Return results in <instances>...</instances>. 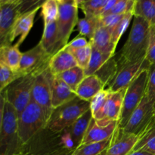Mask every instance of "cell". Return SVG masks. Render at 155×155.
Segmentation results:
<instances>
[{
	"label": "cell",
	"mask_w": 155,
	"mask_h": 155,
	"mask_svg": "<svg viewBox=\"0 0 155 155\" xmlns=\"http://www.w3.org/2000/svg\"><path fill=\"white\" fill-rule=\"evenodd\" d=\"M151 45V25L141 17H133L129 37L120 51L119 69L124 65L146 58Z\"/></svg>",
	"instance_id": "6da1fadb"
},
{
	"label": "cell",
	"mask_w": 155,
	"mask_h": 155,
	"mask_svg": "<svg viewBox=\"0 0 155 155\" xmlns=\"http://www.w3.org/2000/svg\"><path fill=\"white\" fill-rule=\"evenodd\" d=\"M23 146L18 133V114L5 100L2 125L0 132V154L15 155L22 153Z\"/></svg>",
	"instance_id": "7a4b0ae2"
},
{
	"label": "cell",
	"mask_w": 155,
	"mask_h": 155,
	"mask_svg": "<svg viewBox=\"0 0 155 155\" xmlns=\"http://www.w3.org/2000/svg\"><path fill=\"white\" fill-rule=\"evenodd\" d=\"M90 109V101L78 96L54 109L47 122L46 128L53 132H61L71 127L77 120Z\"/></svg>",
	"instance_id": "3957f363"
},
{
	"label": "cell",
	"mask_w": 155,
	"mask_h": 155,
	"mask_svg": "<svg viewBox=\"0 0 155 155\" xmlns=\"http://www.w3.org/2000/svg\"><path fill=\"white\" fill-rule=\"evenodd\" d=\"M46 117L42 109L30 100L24 110L18 115V133L24 147L33 136L47 125Z\"/></svg>",
	"instance_id": "277c9868"
},
{
	"label": "cell",
	"mask_w": 155,
	"mask_h": 155,
	"mask_svg": "<svg viewBox=\"0 0 155 155\" xmlns=\"http://www.w3.org/2000/svg\"><path fill=\"white\" fill-rule=\"evenodd\" d=\"M148 75V69L142 71L126 89L119 120V126L122 128L125 127L133 112L139 106L145 96Z\"/></svg>",
	"instance_id": "5b68a950"
},
{
	"label": "cell",
	"mask_w": 155,
	"mask_h": 155,
	"mask_svg": "<svg viewBox=\"0 0 155 155\" xmlns=\"http://www.w3.org/2000/svg\"><path fill=\"white\" fill-rule=\"evenodd\" d=\"M36 76L29 74L20 77L9 85L6 89L5 98L19 115L31 100V92Z\"/></svg>",
	"instance_id": "8992f818"
},
{
	"label": "cell",
	"mask_w": 155,
	"mask_h": 155,
	"mask_svg": "<svg viewBox=\"0 0 155 155\" xmlns=\"http://www.w3.org/2000/svg\"><path fill=\"white\" fill-rule=\"evenodd\" d=\"M51 57L39 42L31 49L22 53L18 73L22 77L29 74L36 77L48 69Z\"/></svg>",
	"instance_id": "52a82bcc"
},
{
	"label": "cell",
	"mask_w": 155,
	"mask_h": 155,
	"mask_svg": "<svg viewBox=\"0 0 155 155\" xmlns=\"http://www.w3.org/2000/svg\"><path fill=\"white\" fill-rule=\"evenodd\" d=\"M78 5L58 4V16L57 18L58 48L61 49L68 43V39L78 22Z\"/></svg>",
	"instance_id": "ba28073f"
},
{
	"label": "cell",
	"mask_w": 155,
	"mask_h": 155,
	"mask_svg": "<svg viewBox=\"0 0 155 155\" xmlns=\"http://www.w3.org/2000/svg\"><path fill=\"white\" fill-rule=\"evenodd\" d=\"M155 105L145 95L140 104L135 109L128 122L123 127L127 133L139 136L154 120Z\"/></svg>",
	"instance_id": "9c48e42d"
},
{
	"label": "cell",
	"mask_w": 155,
	"mask_h": 155,
	"mask_svg": "<svg viewBox=\"0 0 155 155\" xmlns=\"http://www.w3.org/2000/svg\"><path fill=\"white\" fill-rule=\"evenodd\" d=\"M49 68L36 76L31 92V100L38 104L45 113L47 120L52 114L51 92L49 80Z\"/></svg>",
	"instance_id": "30bf717a"
},
{
	"label": "cell",
	"mask_w": 155,
	"mask_h": 155,
	"mask_svg": "<svg viewBox=\"0 0 155 155\" xmlns=\"http://www.w3.org/2000/svg\"><path fill=\"white\" fill-rule=\"evenodd\" d=\"M150 63L146 58L124 65L119 69L116 78L109 86L108 89L111 92H117L127 89V88L133 83L139 74L144 70L148 69Z\"/></svg>",
	"instance_id": "8fae6325"
},
{
	"label": "cell",
	"mask_w": 155,
	"mask_h": 155,
	"mask_svg": "<svg viewBox=\"0 0 155 155\" xmlns=\"http://www.w3.org/2000/svg\"><path fill=\"white\" fill-rule=\"evenodd\" d=\"M118 126V121H97L92 118L80 146L110 139Z\"/></svg>",
	"instance_id": "7c38bea8"
},
{
	"label": "cell",
	"mask_w": 155,
	"mask_h": 155,
	"mask_svg": "<svg viewBox=\"0 0 155 155\" xmlns=\"http://www.w3.org/2000/svg\"><path fill=\"white\" fill-rule=\"evenodd\" d=\"M139 139V136L127 133L118 126L111 137L106 155H128L133 151Z\"/></svg>",
	"instance_id": "4fadbf2b"
},
{
	"label": "cell",
	"mask_w": 155,
	"mask_h": 155,
	"mask_svg": "<svg viewBox=\"0 0 155 155\" xmlns=\"http://www.w3.org/2000/svg\"><path fill=\"white\" fill-rule=\"evenodd\" d=\"M2 18L0 20V48L12 45L11 34L15 21L19 16L17 4H8L0 6Z\"/></svg>",
	"instance_id": "5bb4252c"
},
{
	"label": "cell",
	"mask_w": 155,
	"mask_h": 155,
	"mask_svg": "<svg viewBox=\"0 0 155 155\" xmlns=\"http://www.w3.org/2000/svg\"><path fill=\"white\" fill-rule=\"evenodd\" d=\"M125 92L126 89L117 91V92H111L108 89V94L103 106L101 117L98 121L119 122Z\"/></svg>",
	"instance_id": "9a60e30c"
},
{
	"label": "cell",
	"mask_w": 155,
	"mask_h": 155,
	"mask_svg": "<svg viewBox=\"0 0 155 155\" xmlns=\"http://www.w3.org/2000/svg\"><path fill=\"white\" fill-rule=\"evenodd\" d=\"M50 86L51 92V104L53 109L68 102L77 97L75 92L57 76L50 72Z\"/></svg>",
	"instance_id": "2e32d148"
},
{
	"label": "cell",
	"mask_w": 155,
	"mask_h": 155,
	"mask_svg": "<svg viewBox=\"0 0 155 155\" xmlns=\"http://www.w3.org/2000/svg\"><path fill=\"white\" fill-rule=\"evenodd\" d=\"M37 12L38 10H35L24 15H19L15 21L12 27L11 39L13 42L17 37H19L18 42L15 44L18 47H20L28 36L34 24V19Z\"/></svg>",
	"instance_id": "e0dca14e"
},
{
	"label": "cell",
	"mask_w": 155,
	"mask_h": 155,
	"mask_svg": "<svg viewBox=\"0 0 155 155\" xmlns=\"http://www.w3.org/2000/svg\"><path fill=\"white\" fill-rule=\"evenodd\" d=\"M77 66L78 65L74 56L64 46L52 55L50 59L48 68L50 72L56 76Z\"/></svg>",
	"instance_id": "ac0fdd59"
},
{
	"label": "cell",
	"mask_w": 155,
	"mask_h": 155,
	"mask_svg": "<svg viewBox=\"0 0 155 155\" xmlns=\"http://www.w3.org/2000/svg\"><path fill=\"white\" fill-rule=\"evenodd\" d=\"M104 89L102 82L95 74L87 76L80 83L76 95L81 99L90 101L97 94Z\"/></svg>",
	"instance_id": "d6986e66"
},
{
	"label": "cell",
	"mask_w": 155,
	"mask_h": 155,
	"mask_svg": "<svg viewBox=\"0 0 155 155\" xmlns=\"http://www.w3.org/2000/svg\"><path fill=\"white\" fill-rule=\"evenodd\" d=\"M90 43L101 52L115 55L117 45L114 43L110 29L107 27L98 26Z\"/></svg>",
	"instance_id": "ffe728a7"
},
{
	"label": "cell",
	"mask_w": 155,
	"mask_h": 155,
	"mask_svg": "<svg viewBox=\"0 0 155 155\" xmlns=\"http://www.w3.org/2000/svg\"><path fill=\"white\" fill-rule=\"evenodd\" d=\"M39 42L45 51L51 55L59 51L57 21L44 23L43 34Z\"/></svg>",
	"instance_id": "44dd1931"
},
{
	"label": "cell",
	"mask_w": 155,
	"mask_h": 155,
	"mask_svg": "<svg viewBox=\"0 0 155 155\" xmlns=\"http://www.w3.org/2000/svg\"><path fill=\"white\" fill-rule=\"evenodd\" d=\"M22 52L15 45H5L0 48V66L18 72Z\"/></svg>",
	"instance_id": "7402d4cb"
},
{
	"label": "cell",
	"mask_w": 155,
	"mask_h": 155,
	"mask_svg": "<svg viewBox=\"0 0 155 155\" xmlns=\"http://www.w3.org/2000/svg\"><path fill=\"white\" fill-rule=\"evenodd\" d=\"M92 119V113L89 109L78 120H77L71 127L66 128L77 148L81 144L82 140L84 137L85 133L89 127Z\"/></svg>",
	"instance_id": "603a6c76"
},
{
	"label": "cell",
	"mask_w": 155,
	"mask_h": 155,
	"mask_svg": "<svg viewBox=\"0 0 155 155\" xmlns=\"http://www.w3.org/2000/svg\"><path fill=\"white\" fill-rule=\"evenodd\" d=\"M143 151L155 155V120L152 121L139 136L133 151Z\"/></svg>",
	"instance_id": "cb8c5ba5"
},
{
	"label": "cell",
	"mask_w": 155,
	"mask_h": 155,
	"mask_svg": "<svg viewBox=\"0 0 155 155\" xmlns=\"http://www.w3.org/2000/svg\"><path fill=\"white\" fill-rule=\"evenodd\" d=\"M133 15L146 20L151 27L155 26V0H136Z\"/></svg>",
	"instance_id": "d4e9b609"
},
{
	"label": "cell",
	"mask_w": 155,
	"mask_h": 155,
	"mask_svg": "<svg viewBox=\"0 0 155 155\" xmlns=\"http://www.w3.org/2000/svg\"><path fill=\"white\" fill-rule=\"evenodd\" d=\"M119 71L117 61L115 59L114 56L110 58L96 73L95 75L101 80L103 85L105 87L109 85V86L112 84L114 79Z\"/></svg>",
	"instance_id": "484cf974"
},
{
	"label": "cell",
	"mask_w": 155,
	"mask_h": 155,
	"mask_svg": "<svg viewBox=\"0 0 155 155\" xmlns=\"http://www.w3.org/2000/svg\"><path fill=\"white\" fill-rule=\"evenodd\" d=\"M56 76L62 81L64 82L75 93L79 85L86 77L84 69L79 66L74 67V68Z\"/></svg>",
	"instance_id": "4316f807"
},
{
	"label": "cell",
	"mask_w": 155,
	"mask_h": 155,
	"mask_svg": "<svg viewBox=\"0 0 155 155\" xmlns=\"http://www.w3.org/2000/svg\"><path fill=\"white\" fill-rule=\"evenodd\" d=\"M114 55L110 54L102 53L92 46V55L87 67L84 69L85 76L94 75L95 73L110 58Z\"/></svg>",
	"instance_id": "83f0119b"
},
{
	"label": "cell",
	"mask_w": 155,
	"mask_h": 155,
	"mask_svg": "<svg viewBox=\"0 0 155 155\" xmlns=\"http://www.w3.org/2000/svg\"><path fill=\"white\" fill-rule=\"evenodd\" d=\"M77 25L80 36L86 37L90 42L99 26V18L85 17L78 20Z\"/></svg>",
	"instance_id": "f1b7e54d"
},
{
	"label": "cell",
	"mask_w": 155,
	"mask_h": 155,
	"mask_svg": "<svg viewBox=\"0 0 155 155\" xmlns=\"http://www.w3.org/2000/svg\"><path fill=\"white\" fill-rule=\"evenodd\" d=\"M111 138L107 140L96 143L88 144L78 147L74 155H98L108 148Z\"/></svg>",
	"instance_id": "f546056e"
},
{
	"label": "cell",
	"mask_w": 155,
	"mask_h": 155,
	"mask_svg": "<svg viewBox=\"0 0 155 155\" xmlns=\"http://www.w3.org/2000/svg\"><path fill=\"white\" fill-rule=\"evenodd\" d=\"M108 0H89L79 5L84 13L85 17H99L101 11Z\"/></svg>",
	"instance_id": "4dcf8cb0"
},
{
	"label": "cell",
	"mask_w": 155,
	"mask_h": 155,
	"mask_svg": "<svg viewBox=\"0 0 155 155\" xmlns=\"http://www.w3.org/2000/svg\"><path fill=\"white\" fill-rule=\"evenodd\" d=\"M133 17H134L133 12H127L124 15V18H122V20L117 25H115L112 28H109L110 29V33H111L114 43L116 45H117L120 39L123 36V34L125 33L127 29L128 28L129 25H130V22H131L132 19H133Z\"/></svg>",
	"instance_id": "1f68e13d"
},
{
	"label": "cell",
	"mask_w": 155,
	"mask_h": 155,
	"mask_svg": "<svg viewBox=\"0 0 155 155\" xmlns=\"http://www.w3.org/2000/svg\"><path fill=\"white\" fill-rule=\"evenodd\" d=\"M72 55L74 56V59L77 61V65L83 69L87 67L89 61H90L91 55L92 51V45L89 43L86 46L80 48H75V49H68Z\"/></svg>",
	"instance_id": "d6a6232c"
},
{
	"label": "cell",
	"mask_w": 155,
	"mask_h": 155,
	"mask_svg": "<svg viewBox=\"0 0 155 155\" xmlns=\"http://www.w3.org/2000/svg\"><path fill=\"white\" fill-rule=\"evenodd\" d=\"M44 23H48L57 21L58 16V3L56 0H48L42 6L41 12Z\"/></svg>",
	"instance_id": "836d02e7"
},
{
	"label": "cell",
	"mask_w": 155,
	"mask_h": 155,
	"mask_svg": "<svg viewBox=\"0 0 155 155\" xmlns=\"http://www.w3.org/2000/svg\"><path fill=\"white\" fill-rule=\"evenodd\" d=\"M22 76L18 72H15L5 67L0 66V94L14 81Z\"/></svg>",
	"instance_id": "e575fe53"
},
{
	"label": "cell",
	"mask_w": 155,
	"mask_h": 155,
	"mask_svg": "<svg viewBox=\"0 0 155 155\" xmlns=\"http://www.w3.org/2000/svg\"><path fill=\"white\" fill-rule=\"evenodd\" d=\"M48 0H20L17 4L19 15L39 10Z\"/></svg>",
	"instance_id": "d590c367"
},
{
	"label": "cell",
	"mask_w": 155,
	"mask_h": 155,
	"mask_svg": "<svg viewBox=\"0 0 155 155\" xmlns=\"http://www.w3.org/2000/svg\"><path fill=\"white\" fill-rule=\"evenodd\" d=\"M148 71V82L145 95L155 105V64H150Z\"/></svg>",
	"instance_id": "8d00e7d4"
},
{
	"label": "cell",
	"mask_w": 155,
	"mask_h": 155,
	"mask_svg": "<svg viewBox=\"0 0 155 155\" xmlns=\"http://www.w3.org/2000/svg\"><path fill=\"white\" fill-rule=\"evenodd\" d=\"M136 0H120L105 15H122L129 12H133ZM104 15V16H105ZM103 17V16H102Z\"/></svg>",
	"instance_id": "74e56055"
},
{
	"label": "cell",
	"mask_w": 155,
	"mask_h": 155,
	"mask_svg": "<svg viewBox=\"0 0 155 155\" xmlns=\"http://www.w3.org/2000/svg\"><path fill=\"white\" fill-rule=\"evenodd\" d=\"M126 14L122 15H108L103 17H99V25L107 28H112L122 20Z\"/></svg>",
	"instance_id": "f35d334b"
},
{
	"label": "cell",
	"mask_w": 155,
	"mask_h": 155,
	"mask_svg": "<svg viewBox=\"0 0 155 155\" xmlns=\"http://www.w3.org/2000/svg\"><path fill=\"white\" fill-rule=\"evenodd\" d=\"M89 43H90V42L86 37L80 35L79 36L74 38L72 41L68 42L65 47L68 49H75V48H80L86 46Z\"/></svg>",
	"instance_id": "ab89813d"
},
{
	"label": "cell",
	"mask_w": 155,
	"mask_h": 155,
	"mask_svg": "<svg viewBox=\"0 0 155 155\" xmlns=\"http://www.w3.org/2000/svg\"><path fill=\"white\" fill-rule=\"evenodd\" d=\"M146 59L150 64H155V26L151 27V45L147 54Z\"/></svg>",
	"instance_id": "60d3db41"
},
{
	"label": "cell",
	"mask_w": 155,
	"mask_h": 155,
	"mask_svg": "<svg viewBox=\"0 0 155 155\" xmlns=\"http://www.w3.org/2000/svg\"><path fill=\"white\" fill-rule=\"evenodd\" d=\"M5 90L0 94V132H1L2 125L3 116H4L5 104Z\"/></svg>",
	"instance_id": "b9f144b4"
},
{
	"label": "cell",
	"mask_w": 155,
	"mask_h": 155,
	"mask_svg": "<svg viewBox=\"0 0 155 155\" xmlns=\"http://www.w3.org/2000/svg\"><path fill=\"white\" fill-rule=\"evenodd\" d=\"M75 150H68V149H62L61 151H57V152L54 153V154L51 155H74L75 153Z\"/></svg>",
	"instance_id": "7bdbcfd3"
},
{
	"label": "cell",
	"mask_w": 155,
	"mask_h": 155,
	"mask_svg": "<svg viewBox=\"0 0 155 155\" xmlns=\"http://www.w3.org/2000/svg\"><path fill=\"white\" fill-rule=\"evenodd\" d=\"M20 0H0V6L8 4H18Z\"/></svg>",
	"instance_id": "ee69618b"
},
{
	"label": "cell",
	"mask_w": 155,
	"mask_h": 155,
	"mask_svg": "<svg viewBox=\"0 0 155 155\" xmlns=\"http://www.w3.org/2000/svg\"><path fill=\"white\" fill-rule=\"evenodd\" d=\"M57 2L59 5H67V4H73V3H76L77 4V0H56Z\"/></svg>",
	"instance_id": "f6af8a7d"
},
{
	"label": "cell",
	"mask_w": 155,
	"mask_h": 155,
	"mask_svg": "<svg viewBox=\"0 0 155 155\" xmlns=\"http://www.w3.org/2000/svg\"><path fill=\"white\" fill-rule=\"evenodd\" d=\"M128 155H153L151 153L146 152V151H132L130 154Z\"/></svg>",
	"instance_id": "bcb514c9"
},
{
	"label": "cell",
	"mask_w": 155,
	"mask_h": 155,
	"mask_svg": "<svg viewBox=\"0 0 155 155\" xmlns=\"http://www.w3.org/2000/svg\"><path fill=\"white\" fill-rule=\"evenodd\" d=\"M83 2V0H77V5H78V6L80 5V4H82Z\"/></svg>",
	"instance_id": "7dc6e473"
},
{
	"label": "cell",
	"mask_w": 155,
	"mask_h": 155,
	"mask_svg": "<svg viewBox=\"0 0 155 155\" xmlns=\"http://www.w3.org/2000/svg\"><path fill=\"white\" fill-rule=\"evenodd\" d=\"M15 155H33V154H27V153H20V154H15Z\"/></svg>",
	"instance_id": "c3c4849f"
},
{
	"label": "cell",
	"mask_w": 155,
	"mask_h": 155,
	"mask_svg": "<svg viewBox=\"0 0 155 155\" xmlns=\"http://www.w3.org/2000/svg\"><path fill=\"white\" fill-rule=\"evenodd\" d=\"M98 155H106V150L104 151H103L102 153H101L100 154H98Z\"/></svg>",
	"instance_id": "681fc988"
},
{
	"label": "cell",
	"mask_w": 155,
	"mask_h": 155,
	"mask_svg": "<svg viewBox=\"0 0 155 155\" xmlns=\"http://www.w3.org/2000/svg\"><path fill=\"white\" fill-rule=\"evenodd\" d=\"M1 18H2V8L1 7H0V20H1Z\"/></svg>",
	"instance_id": "f907efd6"
},
{
	"label": "cell",
	"mask_w": 155,
	"mask_h": 155,
	"mask_svg": "<svg viewBox=\"0 0 155 155\" xmlns=\"http://www.w3.org/2000/svg\"><path fill=\"white\" fill-rule=\"evenodd\" d=\"M87 1H89V0H83V2H87Z\"/></svg>",
	"instance_id": "816d5d0a"
},
{
	"label": "cell",
	"mask_w": 155,
	"mask_h": 155,
	"mask_svg": "<svg viewBox=\"0 0 155 155\" xmlns=\"http://www.w3.org/2000/svg\"><path fill=\"white\" fill-rule=\"evenodd\" d=\"M154 120H155V111H154Z\"/></svg>",
	"instance_id": "f5cc1de1"
},
{
	"label": "cell",
	"mask_w": 155,
	"mask_h": 155,
	"mask_svg": "<svg viewBox=\"0 0 155 155\" xmlns=\"http://www.w3.org/2000/svg\"><path fill=\"white\" fill-rule=\"evenodd\" d=\"M0 155H1V154H0Z\"/></svg>",
	"instance_id": "db71d44e"
}]
</instances>
